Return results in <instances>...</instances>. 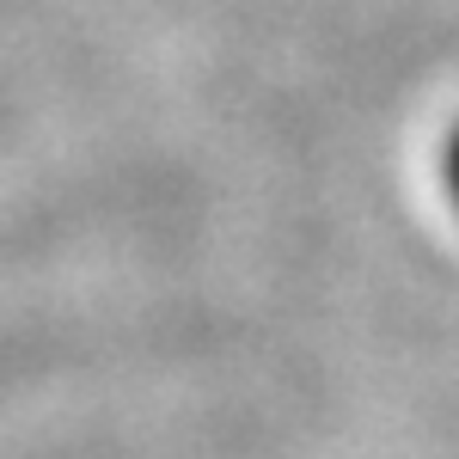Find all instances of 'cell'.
I'll return each mask as SVG.
<instances>
[{"label": "cell", "mask_w": 459, "mask_h": 459, "mask_svg": "<svg viewBox=\"0 0 459 459\" xmlns=\"http://www.w3.org/2000/svg\"><path fill=\"white\" fill-rule=\"evenodd\" d=\"M441 184H447V196L459 209V123L447 129V147H441Z\"/></svg>", "instance_id": "obj_1"}]
</instances>
